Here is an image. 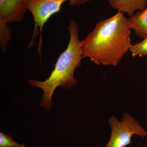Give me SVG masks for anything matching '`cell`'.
<instances>
[{"label": "cell", "instance_id": "cell-5", "mask_svg": "<svg viewBox=\"0 0 147 147\" xmlns=\"http://www.w3.org/2000/svg\"><path fill=\"white\" fill-rule=\"evenodd\" d=\"M28 10V0H0V21L22 22Z\"/></svg>", "mask_w": 147, "mask_h": 147}, {"label": "cell", "instance_id": "cell-6", "mask_svg": "<svg viewBox=\"0 0 147 147\" xmlns=\"http://www.w3.org/2000/svg\"><path fill=\"white\" fill-rule=\"evenodd\" d=\"M111 7L123 13L132 16L137 11H144L146 8L147 0H108Z\"/></svg>", "mask_w": 147, "mask_h": 147}, {"label": "cell", "instance_id": "cell-10", "mask_svg": "<svg viewBox=\"0 0 147 147\" xmlns=\"http://www.w3.org/2000/svg\"><path fill=\"white\" fill-rule=\"evenodd\" d=\"M0 147H27L24 144H19L14 142L11 136L0 132Z\"/></svg>", "mask_w": 147, "mask_h": 147}, {"label": "cell", "instance_id": "cell-3", "mask_svg": "<svg viewBox=\"0 0 147 147\" xmlns=\"http://www.w3.org/2000/svg\"><path fill=\"white\" fill-rule=\"evenodd\" d=\"M69 1L70 6L84 5L91 0H28V10L32 13L34 20V27L31 40L28 48L34 46V40L39 33L40 39L38 53L41 59L42 29L46 22L54 14L59 13L63 4Z\"/></svg>", "mask_w": 147, "mask_h": 147}, {"label": "cell", "instance_id": "cell-1", "mask_svg": "<svg viewBox=\"0 0 147 147\" xmlns=\"http://www.w3.org/2000/svg\"><path fill=\"white\" fill-rule=\"evenodd\" d=\"M131 29L128 19L120 11L99 21L81 41L83 58L97 65H117L132 45Z\"/></svg>", "mask_w": 147, "mask_h": 147}, {"label": "cell", "instance_id": "cell-4", "mask_svg": "<svg viewBox=\"0 0 147 147\" xmlns=\"http://www.w3.org/2000/svg\"><path fill=\"white\" fill-rule=\"evenodd\" d=\"M111 134L105 147H125L130 144L131 138L137 135L142 138L147 137V131L128 113H124L121 120L114 116L108 120Z\"/></svg>", "mask_w": 147, "mask_h": 147}, {"label": "cell", "instance_id": "cell-9", "mask_svg": "<svg viewBox=\"0 0 147 147\" xmlns=\"http://www.w3.org/2000/svg\"><path fill=\"white\" fill-rule=\"evenodd\" d=\"M129 50L133 57L137 56L141 57L147 56V36L145 37L142 42L131 45Z\"/></svg>", "mask_w": 147, "mask_h": 147}, {"label": "cell", "instance_id": "cell-8", "mask_svg": "<svg viewBox=\"0 0 147 147\" xmlns=\"http://www.w3.org/2000/svg\"><path fill=\"white\" fill-rule=\"evenodd\" d=\"M11 29L8 24L0 21V46L3 53L7 51L8 42L11 38Z\"/></svg>", "mask_w": 147, "mask_h": 147}, {"label": "cell", "instance_id": "cell-7", "mask_svg": "<svg viewBox=\"0 0 147 147\" xmlns=\"http://www.w3.org/2000/svg\"><path fill=\"white\" fill-rule=\"evenodd\" d=\"M128 20L130 28L137 36L143 39L147 36V8L134 13Z\"/></svg>", "mask_w": 147, "mask_h": 147}, {"label": "cell", "instance_id": "cell-2", "mask_svg": "<svg viewBox=\"0 0 147 147\" xmlns=\"http://www.w3.org/2000/svg\"><path fill=\"white\" fill-rule=\"evenodd\" d=\"M67 29L70 34L68 46L58 58L50 76L43 82L34 79L28 81L31 86L42 90L43 96L40 105L47 112L52 111V97L57 88L62 87L70 90L78 84L74 77V72L76 68L81 66L83 59L79 39V26L75 20L72 19Z\"/></svg>", "mask_w": 147, "mask_h": 147}, {"label": "cell", "instance_id": "cell-11", "mask_svg": "<svg viewBox=\"0 0 147 147\" xmlns=\"http://www.w3.org/2000/svg\"></svg>", "mask_w": 147, "mask_h": 147}]
</instances>
